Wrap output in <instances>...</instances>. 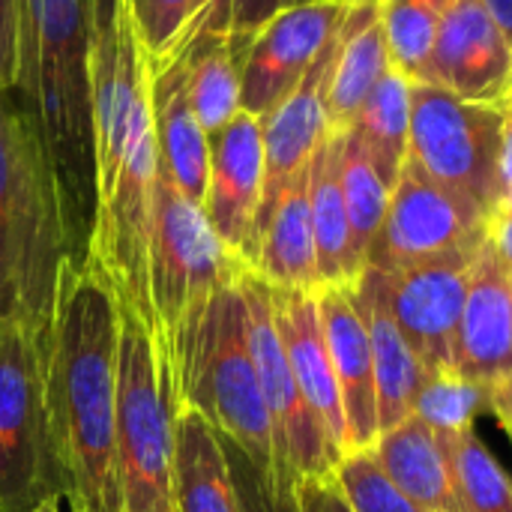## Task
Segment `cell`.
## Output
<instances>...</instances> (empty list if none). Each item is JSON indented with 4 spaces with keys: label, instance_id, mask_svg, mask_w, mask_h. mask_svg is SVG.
<instances>
[{
    "label": "cell",
    "instance_id": "23",
    "mask_svg": "<svg viewBox=\"0 0 512 512\" xmlns=\"http://www.w3.org/2000/svg\"><path fill=\"white\" fill-rule=\"evenodd\" d=\"M387 69L390 54L381 0H351L336 30L333 69L327 84V117L333 129H348L354 123L360 105Z\"/></svg>",
    "mask_w": 512,
    "mask_h": 512
},
{
    "label": "cell",
    "instance_id": "40",
    "mask_svg": "<svg viewBox=\"0 0 512 512\" xmlns=\"http://www.w3.org/2000/svg\"><path fill=\"white\" fill-rule=\"evenodd\" d=\"M501 174H504V189L512 186V99L504 105V153H501ZM507 195V192H504Z\"/></svg>",
    "mask_w": 512,
    "mask_h": 512
},
{
    "label": "cell",
    "instance_id": "2",
    "mask_svg": "<svg viewBox=\"0 0 512 512\" xmlns=\"http://www.w3.org/2000/svg\"><path fill=\"white\" fill-rule=\"evenodd\" d=\"M93 45L96 0H21L15 96L84 237L93 216Z\"/></svg>",
    "mask_w": 512,
    "mask_h": 512
},
{
    "label": "cell",
    "instance_id": "22",
    "mask_svg": "<svg viewBox=\"0 0 512 512\" xmlns=\"http://www.w3.org/2000/svg\"><path fill=\"white\" fill-rule=\"evenodd\" d=\"M372 453L384 474L423 510L462 512L450 438H441L420 417L411 414L396 429L381 432Z\"/></svg>",
    "mask_w": 512,
    "mask_h": 512
},
{
    "label": "cell",
    "instance_id": "38",
    "mask_svg": "<svg viewBox=\"0 0 512 512\" xmlns=\"http://www.w3.org/2000/svg\"><path fill=\"white\" fill-rule=\"evenodd\" d=\"M297 510L300 512H351L336 477L303 480L297 486Z\"/></svg>",
    "mask_w": 512,
    "mask_h": 512
},
{
    "label": "cell",
    "instance_id": "37",
    "mask_svg": "<svg viewBox=\"0 0 512 512\" xmlns=\"http://www.w3.org/2000/svg\"><path fill=\"white\" fill-rule=\"evenodd\" d=\"M303 3H312V0H234V6H231V36L246 42L267 18H273L276 12L291 9V6H303Z\"/></svg>",
    "mask_w": 512,
    "mask_h": 512
},
{
    "label": "cell",
    "instance_id": "43",
    "mask_svg": "<svg viewBox=\"0 0 512 512\" xmlns=\"http://www.w3.org/2000/svg\"><path fill=\"white\" fill-rule=\"evenodd\" d=\"M117 6H120V0H96V36L114 27Z\"/></svg>",
    "mask_w": 512,
    "mask_h": 512
},
{
    "label": "cell",
    "instance_id": "12",
    "mask_svg": "<svg viewBox=\"0 0 512 512\" xmlns=\"http://www.w3.org/2000/svg\"><path fill=\"white\" fill-rule=\"evenodd\" d=\"M351 0H312L267 18L243 45V111L264 117L321 57Z\"/></svg>",
    "mask_w": 512,
    "mask_h": 512
},
{
    "label": "cell",
    "instance_id": "41",
    "mask_svg": "<svg viewBox=\"0 0 512 512\" xmlns=\"http://www.w3.org/2000/svg\"><path fill=\"white\" fill-rule=\"evenodd\" d=\"M483 3H486L489 15L495 18V24L501 27V33H504V39H507L512 51V0H483Z\"/></svg>",
    "mask_w": 512,
    "mask_h": 512
},
{
    "label": "cell",
    "instance_id": "3",
    "mask_svg": "<svg viewBox=\"0 0 512 512\" xmlns=\"http://www.w3.org/2000/svg\"><path fill=\"white\" fill-rule=\"evenodd\" d=\"M78 228L15 90H0V318L42 333Z\"/></svg>",
    "mask_w": 512,
    "mask_h": 512
},
{
    "label": "cell",
    "instance_id": "32",
    "mask_svg": "<svg viewBox=\"0 0 512 512\" xmlns=\"http://www.w3.org/2000/svg\"><path fill=\"white\" fill-rule=\"evenodd\" d=\"M462 512H512V483L474 429L450 438Z\"/></svg>",
    "mask_w": 512,
    "mask_h": 512
},
{
    "label": "cell",
    "instance_id": "25",
    "mask_svg": "<svg viewBox=\"0 0 512 512\" xmlns=\"http://www.w3.org/2000/svg\"><path fill=\"white\" fill-rule=\"evenodd\" d=\"M174 504L177 512H243L225 438L192 411L177 417Z\"/></svg>",
    "mask_w": 512,
    "mask_h": 512
},
{
    "label": "cell",
    "instance_id": "14",
    "mask_svg": "<svg viewBox=\"0 0 512 512\" xmlns=\"http://www.w3.org/2000/svg\"><path fill=\"white\" fill-rule=\"evenodd\" d=\"M420 84L441 87L468 102H510L512 51L483 0L450 3Z\"/></svg>",
    "mask_w": 512,
    "mask_h": 512
},
{
    "label": "cell",
    "instance_id": "5",
    "mask_svg": "<svg viewBox=\"0 0 512 512\" xmlns=\"http://www.w3.org/2000/svg\"><path fill=\"white\" fill-rule=\"evenodd\" d=\"M117 474L123 512H177V384L168 336L117 309Z\"/></svg>",
    "mask_w": 512,
    "mask_h": 512
},
{
    "label": "cell",
    "instance_id": "16",
    "mask_svg": "<svg viewBox=\"0 0 512 512\" xmlns=\"http://www.w3.org/2000/svg\"><path fill=\"white\" fill-rule=\"evenodd\" d=\"M333 51H336V33L321 51V57L309 66V72L294 84V90L261 117L264 192H261V210H258L255 237H252V255H255L258 234L267 216L273 213L279 195L300 171L309 168L315 150L333 132L330 117H327V84H330V69H333Z\"/></svg>",
    "mask_w": 512,
    "mask_h": 512
},
{
    "label": "cell",
    "instance_id": "42",
    "mask_svg": "<svg viewBox=\"0 0 512 512\" xmlns=\"http://www.w3.org/2000/svg\"><path fill=\"white\" fill-rule=\"evenodd\" d=\"M30 512H75V507H72V501H69V495L63 489H51Z\"/></svg>",
    "mask_w": 512,
    "mask_h": 512
},
{
    "label": "cell",
    "instance_id": "24",
    "mask_svg": "<svg viewBox=\"0 0 512 512\" xmlns=\"http://www.w3.org/2000/svg\"><path fill=\"white\" fill-rule=\"evenodd\" d=\"M249 267L273 288L318 291V258L309 210V168L300 171L279 195L267 216Z\"/></svg>",
    "mask_w": 512,
    "mask_h": 512
},
{
    "label": "cell",
    "instance_id": "9",
    "mask_svg": "<svg viewBox=\"0 0 512 512\" xmlns=\"http://www.w3.org/2000/svg\"><path fill=\"white\" fill-rule=\"evenodd\" d=\"M42 333L0 318V512H30L57 486L42 372Z\"/></svg>",
    "mask_w": 512,
    "mask_h": 512
},
{
    "label": "cell",
    "instance_id": "11",
    "mask_svg": "<svg viewBox=\"0 0 512 512\" xmlns=\"http://www.w3.org/2000/svg\"><path fill=\"white\" fill-rule=\"evenodd\" d=\"M489 216L405 159L366 267L402 270L486 243Z\"/></svg>",
    "mask_w": 512,
    "mask_h": 512
},
{
    "label": "cell",
    "instance_id": "34",
    "mask_svg": "<svg viewBox=\"0 0 512 512\" xmlns=\"http://www.w3.org/2000/svg\"><path fill=\"white\" fill-rule=\"evenodd\" d=\"M138 45L150 63L171 57L186 33L192 0H123Z\"/></svg>",
    "mask_w": 512,
    "mask_h": 512
},
{
    "label": "cell",
    "instance_id": "36",
    "mask_svg": "<svg viewBox=\"0 0 512 512\" xmlns=\"http://www.w3.org/2000/svg\"><path fill=\"white\" fill-rule=\"evenodd\" d=\"M231 6H234V0H192V12H189V21H186V33H183L177 51L186 48L189 42L201 39V36L231 33Z\"/></svg>",
    "mask_w": 512,
    "mask_h": 512
},
{
    "label": "cell",
    "instance_id": "44",
    "mask_svg": "<svg viewBox=\"0 0 512 512\" xmlns=\"http://www.w3.org/2000/svg\"><path fill=\"white\" fill-rule=\"evenodd\" d=\"M501 207H507V210H512V186H510V189H507V195H504Z\"/></svg>",
    "mask_w": 512,
    "mask_h": 512
},
{
    "label": "cell",
    "instance_id": "6",
    "mask_svg": "<svg viewBox=\"0 0 512 512\" xmlns=\"http://www.w3.org/2000/svg\"><path fill=\"white\" fill-rule=\"evenodd\" d=\"M156 180L159 150L147 84L144 96L132 111L120 174L114 186L93 204L81 261L111 291L117 309H129L150 327L162 330L150 300V234Z\"/></svg>",
    "mask_w": 512,
    "mask_h": 512
},
{
    "label": "cell",
    "instance_id": "30",
    "mask_svg": "<svg viewBox=\"0 0 512 512\" xmlns=\"http://www.w3.org/2000/svg\"><path fill=\"white\" fill-rule=\"evenodd\" d=\"M450 3L453 0H381L387 54L396 72L420 81Z\"/></svg>",
    "mask_w": 512,
    "mask_h": 512
},
{
    "label": "cell",
    "instance_id": "33",
    "mask_svg": "<svg viewBox=\"0 0 512 512\" xmlns=\"http://www.w3.org/2000/svg\"><path fill=\"white\" fill-rule=\"evenodd\" d=\"M351 512H429L414 504L378 465L372 447L339 459L333 471Z\"/></svg>",
    "mask_w": 512,
    "mask_h": 512
},
{
    "label": "cell",
    "instance_id": "31",
    "mask_svg": "<svg viewBox=\"0 0 512 512\" xmlns=\"http://www.w3.org/2000/svg\"><path fill=\"white\" fill-rule=\"evenodd\" d=\"M480 411H489V387L456 369L429 372L414 399V417H420L441 438H456L474 429Z\"/></svg>",
    "mask_w": 512,
    "mask_h": 512
},
{
    "label": "cell",
    "instance_id": "21",
    "mask_svg": "<svg viewBox=\"0 0 512 512\" xmlns=\"http://www.w3.org/2000/svg\"><path fill=\"white\" fill-rule=\"evenodd\" d=\"M150 108L159 150V171L195 204H204L210 171V135L201 129L189 93L183 57H165L150 63Z\"/></svg>",
    "mask_w": 512,
    "mask_h": 512
},
{
    "label": "cell",
    "instance_id": "1",
    "mask_svg": "<svg viewBox=\"0 0 512 512\" xmlns=\"http://www.w3.org/2000/svg\"><path fill=\"white\" fill-rule=\"evenodd\" d=\"M117 303L66 258L42 327L48 444L75 512H123L117 474Z\"/></svg>",
    "mask_w": 512,
    "mask_h": 512
},
{
    "label": "cell",
    "instance_id": "45",
    "mask_svg": "<svg viewBox=\"0 0 512 512\" xmlns=\"http://www.w3.org/2000/svg\"><path fill=\"white\" fill-rule=\"evenodd\" d=\"M504 429H507V432H510V438H512V420H510V423H507V426H504Z\"/></svg>",
    "mask_w": 512,
    "mask_h": 512
},
{
    "label": "cell",
    "instance_id": "15",
    "mask_svg": "<svg viewBox=\"0 0 512 512\" xmlns=\"http://www.w3.org/2000/svg\"><path fill=\"white\" fill-rule=\"evenodd\" d=\"M264 192V126L240 111L225 129L210 135V171L204 216L225 249L249 267L252 237Z\"/></svg>",
    "mask_w": 512,
    "mask_h": 512
},
{
    "label": "cell",
    "instance_id": "19",
    "mask_svg": "<svg viewBox=\"0 0 512 512\" xmlns=\"http://www.w3.org/2000/svg\"><path fill=\"white\" fill-rule=\"evenodd\" d=\"M348 297L357 315L363 318L372 345L375 390H378V432H390L414 414V399L429 369L402 336L387 303L384 273L378 267H363L360 276L348 285Z\"/></svg>",
    "mask_w": 512,
    "mask_h": 512
},
{
    "label": "cell",
    "instance_id": "18",
    "mask_svg": "<svg viewBox=\"0 0 512 512\" xmlns=\"http://www.w3.org/2000/svg\"><path fill=\"white\" fill-rule=\"evenodd\" d=\"M270 300H273V321L282 336L291 372L300 384V393L315 411V417L321 420V426L327 429L336 453L345 456L348 423H345L342 393L321 327L318 291H291V288L270 285Z\"/></svg>",
    "mask_w": 512,
    "mask_h": 512
},
{
    "label": "cell",
    "instance_id": "28",
    "mask_svg": "<svg viewBox=\"0 0 512 512\" xmlns=\"http://www.w3.org/2000/svg\"><path fill=\"white\" fill-rule=\"evenodd\" d=\"M411 90L414 81L390 66L348 126L390 189L411 147Z\"/></svg>",
    "mask_w": 512,
    "mask_h": 512
},
{
    "label": "cell",
    "instance_id": "39",
    "mask_svg": "<svg viewBox=\"0 0 512 512\" xmlns=\"http://www.w3.org/2000/svg\"><path fill=\"white\" fill-rule=\"evenodd\" d=\"M486 243L512 267V210L498 207L486 222Z\"/></svg>",
    "mask_w": 512,
    "mask_h": 512
},
{
    "label": "cell",
    "instance_id": "27",
    "mask_svg": "<svg viewBox=\"0 0 512 512\" xmlns=\"http://www.w3.org/2000/svg\"><path fill=\"white\" fill-rule=\"evenodd\" d=\"M243 45L246 42L234 39L231 33H219V36H201L177 51L186 69L189 105L207 135H216L243 111V102H240Z\"/></svg>",
    "mask_w": 512,
    "mask_h": 512
},
{
    "label": "cell",
    "instance_id": "26",
    "mask_svg": "<svg viewBox=\"0 0 512 512\" xmlns=\"http://www.w3.org/2000/svg\"><path fill=\"white\" fill-rule=\"evenodd\" d=\"M339 153L342 129H333L309 162V210L321 288H348L360 276V267L351 252V222L339 183Z\"/></svg>",
    "mask_w": 512,
    "mask_h": 512
},
{
    "label": "cell",
    "instance_id": "10",
    "mask_svg": "<svg viewBox=\"0 0 512 512\" xmlns=\"http://www.w3.org/2000/svg\"><path fill=\"white\" fill-rule=\"evenodd\" d=\"M243 267L216 237L204 207L189 201L162 171L156 180L150 234V300L165 336L186 309Z\"/></svg>",
    "mask_w": 512,
    "mask_h": 512
},
{
    "label": "cell",
    "instance_id": "7",
    "mask_svg": "<svg viewBox=\"0 0 512 512\" xmlns=\"http://www.w3.org/2000/svg\"><path fill=\"white\" fill-rule=\"evenodd\" d=\"M240 288L246 297V327H249V351L258 372L261 396L270 417L273 432V492L276 504H294L297 486L303 480L333 477L339 465V453L330 444L327 429L309 408L300 393V384L291 372L282 336L273 321L270 285L252 270H240Z\"/></svg>",
    "mask_w": 512,
    "mask_h": 512
},
{
    "label": "cell",
    "instance_id": "20",
    "mask_svg": "<svg viewBox=\"0 0 512 512\" xmlns=\"http://www.w3.org/2000/svg\"><path fill=\"white\" fill-rule=\"evenodd\" d=\"M318 309H321V327L342 393V411L348 423V453L369 450L381 432H378L375 366H372V345H369L366 324L357 315L348 288H336V285L318 288Z\"/></svg>",
    "mask_w": 512,
    "mask_h": 512
},
{
    "label": "cell",
    "instance_id": "4",
    "mask_svg": "<svg viewBox=\"0 0 512 512\" xmlns=\"http://www.w3.org/2000/svg\"><path fill=\"white\" fill-rule=\"evenodd\" d=\"M240 270L186 309L180 324L168 333V348L180 411L204 417L234 444L270 495L273 432L249 351Z\"/></svg>",
    "mask_w": 512,
    "mask_h": 512
},
{
    "label": "cell",
    "instance_id": "13",
    "mask_svg": "<svg viewBox=\"0 0 512 512\" xmlns=\"http://www.w3.org/2000/svg\"><path fill=\"white\" fill-rule=\"evenodd\" d=\"M477 249H462L402 270H381L390 312L429 372L453 369L456 330Z\"/></svg>",
    "mask_w": 512,
    "mask_h": 512
},
{
    "label": "cell",
    "instance_id": "17",
    "mask_svg": "<svg viewBox=\"0 0 512 512\" xmlns=\"http://www.w3.org/2000/svg\"><path fill=\"white\" fill-rule=\"evenodd\" d=\"M453 369L486 387L512 378V267L489 243L471 267Z\"/></svg>",
    "mask_w": 512,
    "mask_h": 512
},
{
    "label": "cell",
    "instance_id": "29",
    "mask_svg": "<svg viewBox=\"0 0 512 512\" xmlns=\"http://www.w3.org/2000/svg\"><path fill=\"white\" fill-rule=\"evenodd\" d=\"M339 183L342 198L351 222V252L357 267H366V255L384 225L387 207H390V186L378 174L375 162L363 150V144L351 135V129H342V153H339Z\"/></svg>",
    "mask_w": 512,
    "mask_h": 512
},
{
    "label": "cell",
    "instance_id": "8",
    "mask_svg": "<svg viewBox=\"0 0 512 512\" xmlns=\"http://www.w3.org/2000/svg\"><path fill=\"white\" fill-rule=\"evenodd\" d=\"M504 105L459 99L414 81L408 156L441 186L453 189L486 216L504 201Z\"/></svg>",
    "mask_w": 512,
    "mask_h": 512
},
{
    "label": "cell",
    "instance_id": "35",
    "mask_svg": "<svg viewBox=\"0 0 512 512\" xmlns=\"http://www.w3.org/2000/svg\"><path fill=\"white\" fill-rule=\"evenodd\" d=\"M18 48H21V0H0V90L18 84Z\"/></svg>",
    "mask_w": 512,
    "mask_h": 512
}]
</instances>
